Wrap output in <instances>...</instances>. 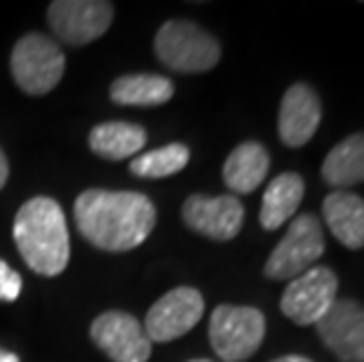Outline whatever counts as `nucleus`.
<instances>
[{
    "label": "nucleus",
    "instance_id": "1",
    "mask_svg": "<svg viewBox=\"0 0 364 362\" xmlns=\"http://www.w3.org/2000/svg\"><path fill=\"white\" fill-rule=\"evenodd\" d=\"M75 223L87 243L104 252L139 247L156 226V205L136 191H82L75 200Z\"/></svg>",
    "mask_w": 364,
    "mask_h": 362
},
{
    "label": "nucleus",
    "instance_id": "2",
    "mask_svg": "<svg viewBox=\"0 0 364 362\" xmlns=\"http://www.w3.org/2000/svg\"><path fill=\"white\" fill-rule=\"evenodd\" d=\"M14 243L21 259L38 275H59L68 266V226L57 200L38 196L21 205L14 217Z\"/></svg>",
    "mask_w": 364,
    "mask_h": 362
},
{
    "label": "nucleus",
    "instance_id": "3",
    "mask_svg": "<svg viewBox=\"0 0 364 362\" xmlns=\"http://www.w3.org/2000/svg\"><path fill=\"white\" fill-rule=\"evenodd\" d=\"M156 55L172 71L205 73L219 64V41L193 21L172 19L162 24L156 36Z\"/></svg>",
    "mask_w": 364,
    "mask_h": 362
},
{
    "label": "nucleus",
    "instance_id": "4",
    "mask_svg": "<svg viewBox=\"0 0 364 362\" xmlns=\"http://www.w3.org/2000/svg\"><path fill=\"white\" fill-rule=\"evenodd\" d=\"M266 336V318L254 306L221 304L209 318V341L223 362H242L259 351Z\"/></svg>",
    "mask_w": 364,
    "mask_h": 362
},
{
    "label": "nucleus",
    "instance_id": "5",
    "mask_svg": "<svg viewBox=\"0 0 364 362\" xmlns=\"http://www.w3.org/2000/svg\"><path fill=\"white\" fill-rule=\"evenodd\" d=\"M324 247L327 243L320 219L315 214H299L268 257L263 273L270 280H294L315 266V261L324 254Z\"/></svg>",
    "mask_w": 364,
    "mask_h": 362
},
{
    "label": "nucleus",
    "instance_id": "6",
    "mask_svg": "<svg viewBox=\"0 0 364 362\" xmlns=\"http://www.w3.org/2000/svg\"><path fill=\"white\" fill-rule=\"evenodd\" d=\"M64 52L52 38L43 33H28L14 45L10 68L12 78L28 95H48L64 75Z\"/></svg>",
    "mask_w": 364,
    "mask_h": 362
},
{
    "label": "nucleus",
    "instance_id": "7",
    "mask_svg": "<svg viewBox=\"0 0 364 362\" xmlns=\"http://www.w3.org/2000/svg\"><path fill=\"white\" fill-rule=\"evenodd\" d=\"M338 299V278L329 266H313L299 278L289 280L280 299L282 313L291 322L308 327L329 311Z\"/></svg>",
    "mask_w": 364,
    "mask_h": 362
},
{
    "label": "nucleus",
    "instance_id": "8",
    "mask_svg": "<svg viewBox=\"0 0 364 362\" xmlns=\"http://www.w3.org/2000/svg\"><path fill=\"white\" fill-rule=\"evenodd\" d=\"M48 21L61 41L80 48L111 28L113 5L104 0H57L48 7Z\"/></svg>",
    "mask_w": 364,
    "mask_h": 362
},
{
    "label": "nucleus",
    "instance_id": "9",
    "mask_svg": "<svg viewBox=\"0 0 364 362\" xmlns=\"http://www.w3.org/2000/svg\"><path fill=\"white\" fill-rule=\"evenodd\" d=\"M205 313V299L196 287H176L158 299L146 315L144 332L151 341H174L188 334Z\"/></svg>",
    "mask_w": 364,
    "mask_h": 362
},
{
    "label": "nucleus",
    "instance_id": "10",
    "mask_svg": "<svg viewBox=\"0 0 364 362\" xmlns=\"http://www.w3.org/2000/svg\"><path fill=\"white\" fill-rule=\"evenodd\" d=\"M317 336L341 362H364V304L336 299L315 322Z\"/></svg>",
    "mask_w": 364,
    "mask_h": 362
},
{
    "label": "nucleus",
    "instance_id": "11",
    "mask_svg": "<svg viewBox=\"0 0 364 362\" xmlns=\"http://www.w3.org/2000/svg\"><path fill=\"white\" fill-rule=\"evenodd\" d=\"M90 336L113 362H149L151 339L141 322L122 311H106L92 322Z\"/></svg>",
    "mask_w": 364,
    "mask_h": 362
},
{
    "label": "nucleus",
    "instance_id": "12",
    "mask_svg": "<svg viewBox=\"0 0 364 362\" xmlns=\"http://www.w3.org/2000/svg\"><path fill=\"white\" fill-rule=\"evenodd\" d=\"M183 223L209 240H233L245 221V207L235 196H191L181 210Z\"/></svg>",
    "mask_w": 364,
    "mask_h": 362
},
{
    "label": "nucleus",
    "instance_id": "13",
    "mask_svg": "<svg viewBox=\"0 0 364 362\" xmlns=\"http://www.w3.org/2000/svg\"><path fill=\"white\" fill-rule=\"evenodd\" d=\"M322 122V104L317 92L306 82L291 85L284 92L277 113V134L289 149H301L313 139Z\"/></svg>",
    "mask_w": 364,
    "mask_h": 362
},
{
    "label": "nucleus",
    "instance_id": "14",
    "mask_svg": "<svg viewBox=\"0 0 364 362\" xmlns=\"http://www.w3.org/2000/svg\"><path fill=\"white\" fill-rule=\"evenodd\" d=\"M322 217L343 247H364V198L350 191H331L322 203Z\"/></svg>",
    "mask_w": 364,
    "mask_h": 362
},
{
    "label": "nucleus",
    "instance_id": "15",
    "mask_svg": "<svg viewBox=\"0 0 364 362\" xmlns=\"http://www.w3.org/2000/svg\"><path fill=\"white\" fill-rule=\"evenodd\" d=\"M270 169V156L259 142H242L223 163V181L237 196L257 191Z\"/></svg>",
    "mask_w": 364,
    "mask_h": 362
},
{
    "label": "nucleus",
    "instance_id": "16",
    "mask_svg": "<svg viewBox=\"0 0 364 362\" xmlns=\"http://www.w3.org/2000/svg\"><path fill=\"white\" fill-rule=\"evenodd\" d=\"M306 193L304 176L296 172H284L277 174L273 181L266 186L263 193L259 221L266 230H277L282 223L289 221L296 214L301 200Z\"/></svg>",
    "mask_w": 364,
    "mask_h": 362
},
{
    "label": "nucleus",
    "instance_id": "17",
    "mask_svg": "<svg viewBox=\"0 0 364 362\" xmlns=\"http://www.w3.org/2000/svg\"><path fill=\"white\" fill-rule=\"evenodd\" d=\"M322 179L334 191H348L364 183V132L338 142L322 163Z\"/></svg>",
    "mask_w": 364,
    "mask_h": 362
},
{
    "label": "nucleus",
    "instance_id": "18",
    "mask_svg": "<svg viewBox=\"0 0 364 362\" xmlns=\"http://www.w3.org/2000/svg\"><path fill=\"white\" fill-rule=\"evenodd\" d=\"M146 146V129L134 122H102L90 132V149L99 158L127 160Z\"/></svg>",
    "mask_w": 364,
    "mask_h": 362
},
{
    "label": "nucleus",
    "instance_id": "19",
    "mask_svg": "<svg viewBox=\"0 0 364 362\" xmlns=\"http://www.w3.org/2000/svg\"><path fill=\"white\" fill-rule=\"evenodd\" d=\"M174 97V82L156 73L122 75L111 85V99L122 106H160Z\"/></svg>",
    "mask_w": 364,
    "mask_h": 362
},
{
    "label": "nucleus",
    "instance_id": "20",
    "mask_svg": "<svg viewBox=\"0 0 364 362\" xmlns=\"http://www.w3.org/2000/svg\"><path fill=\"white\" fill-rule=\"evenodd\" d=\"M191 151L186 144H167L162 149L141 153L132 160V174L144 176V179H162V176H172L188 165Z\"/></svg>",
    "mask_w": 364,
    "mask_h": 362
},
{
    "label": "nucleus",
    "instance_id": "21",
    "mask_svg": "<svg viewBox=\"0 0 364 362\" xmlns=\"http://www.w3.org/2000/svg\"><path fill=\"white\" fill-rule=\"evenodd\" d=\"M21 294V275L12 271L10 266L0 259V302H17Z\"/></svg>",
    "mask_w": 364,
    "mask_h": 362
},
{
    "label": "nucleus",
    "instance_id": "22",
    "mask_svg": "<svg viewBox=\"0 0 364 362\" xmlns=\"http://www.w3.org/2000/svg\"><path fill=\"white\" fill-rule=\"evenodd\" d=\"M7 174H10V165H7V158H5V153H3V149H0V188L5 186V181H7Z\"/></svg>",
    "mask_w": 364,
    "mask_h": 362
},
{
    "label": "nucleus",
    "instance_id": "23",
    "mask_svg": "<svg viewBox=\"0 0 364 362\" xmlns=\"http://www.w3.org/2000/svg\"><path fill=\"white\" fill-rule=\"evenodd\" d=\"M270 362H313V360L306 358V356H282V358L270 360Z\"/></svg>",
    "mask_w": 364,
    "mask_h": 362
},
{
    "label": "nucleus",
    "instance_id": "24",
    "mask_svg": "<svg viewBox=\"0 0 364 362\" xmlns=\"http://www.w3.org/2000/svg\"><path fill=\"white\" fill-rule=\"evenodd\" d=\"M0 362H19V356H17V353H10V351L0 348Z\"/></svg>",
    "mask_w": 364,
    "mask_h": 362
},
{
    "label": "nucleus",
    "instance_id": "25",
    "mask_svg": "<svg viewBox=\"0 0 364 362\" xmlns=\"http://www.w3.org/2000/svg\"><path fill=\"white\" fill-rule=\"evenodd\" d=\"M191 362H212V360H191Z\"/></svg>",
    "mask_w": 364,
    "mask_h": 362
}]
</instances>
